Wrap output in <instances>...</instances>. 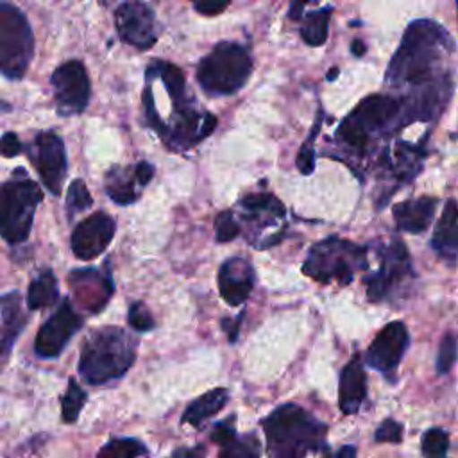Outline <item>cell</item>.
I'll return each instance as SVG.
<instances>
[{
	"instance_id": "obj_1",
	"label": "cell",
	"mask_w": 458,
	"mask_h": 458,
	"mask_svg": "<svg viewBox=\"0 0 458 458\" xmlns=\"http://www.w3.org/2000/svg\"><path fill=\"white\" fill-rule=\"evenodd\" d=\"M454 48V39L444 25L429 18L413 20L385 70V84L395 91H410L451 75L444 70V61Z\"/></svg>"
},
{
	"instance_id": "obj_2",
	"label": "cell",
	"mask_w": 458,
	"mask_h": 458,
	"mask_svg": "<svg viewBox=\"0 0 458 458\" xmlns=\"http://www.w3.org/2000/svg\"><path fill=\"white\" fill-rule=\"evenodd\" d=\"M145 75L152 77L165 93L168 113L156 129V134L168 150L186 152L215 131L216 116L197 106L195 95L190 91L179 66L154 59L148 63Z\"/></svg>"
},
{
	"instance_id": "obj_3",
	"label": "cell",
	"mask_w": 458,
	"mask_h": 458,
	"mask_svg": "<svg viewBox=\"0 0 458 458\" xmlns=\"http://www.w3.org/2000/svg\"><path fill=\"white\" fill-rule=\"evenodd\" d=\"M268 458H306L326 447L327 426L297 404H281L261 420Z\"/></svg>"
},
{
	"instance_id": "obj_4",
	"label": "cell",
	"mask_w": 458,
	"mask_h": 458,
	"mask_svg": "<svg viewBox=\"0 0 458 458\" xmlns=\"http://www.w3.org/2000/svg\"><path fill=\"white\" fill-rule=\"evenodd\" d=\"M397 129H401V98L374 93L360 100L340 122L335 140L342 148L363 154L376 138Z\"/></svg>"
},
{
	"instance_id": "obj_5",
	"label": "cell",
	"mask_w": 458,
	"mask_h": 458,
	"mask_svg": "<svg viewBox=\"0 0 458 458\" xmlns=\"http://www.w3.org/2000/svg\"><path fill=\"white\" fill-rule=\"evenodd\" d=\"M136 358V340L116 326L91 333L79 358V374L89 385L120 379Z\"/></svg>"
},
{
	"instance_id": "obj_6",
	"label": "cell",
	"mask_w": 458,
	"mask_h": 458,
	"mask_svg": "<svg viewBox=\"0 0 458 458\" xmlns=\"http://www.w3.org/2000/svg\"><path fill=\"white\" fill-rule=\"evenodd\" d=\"M252 73V57L245 45L218 41L197 64V82L209 97H229L240 91Z\"/></svg>"
},
{
	"instance_id": "obj_7",
	"label": "cell",
	"mask_w": 458,
	"mask_h": 458,
	"mask_svg": "<svg viewBox=\"0 0 458 458\" xmlns=\"http://www.w3.org/2000/svg\"><path fill=\"white\" fill-rule=\"evenodd\" d=\"M41 200V188L27 177L23 168H16L13 177L0 184V236L7 243L16 245L27 240Z\"/></svg>"
},
{
	"instance_id": "obj_8",
	"label": "cell",
	"mask_w": 458,
	"mask_h": 458,
	"mask_svg": "<svg viewBox=\"0 0 458 458\" xmlns=\"http://www.w3.org/2000/svg\"><path fill=\"white\" fill-rule=\"evenodd\" d=\"M367 265V250L349 240L327 236L315 243L302 265V272L320 283L349 284L354 274Z\"/></svg>"
},
{
	"instance_id": "obj_9",
	"label": "cell",
	"mask_w": 458,
	"mask_h": 458,
	"mask_svg": "<svg viewBox=\"0 0 458 458\" xmlns=\"http://www.w3.org/2000/svg\"><path fill=\"white\" fill-rule=\"evenodd\" d=\"M34 57V34L21 9L0 2V75L9 81L25 77Z\"/></svg>"
},
{
	"instance_id": "obj_10",
	"label": "cell",
	"mask_w": 458,
	"mask_h": 458,
	"mask_svg": "<svg viewBox=\"0 0 458 458\" xmlns=\"http://www.w3.org/2000/svg\"><path fill=\"white\" fill-rule=\"evenodd\" d=\"M50 84L59 116H75L88 107L91 84L81 61L70 59L59 64L50 75Z\"/></svg>"
},
{
	"instance_id": "obj_11",
	"label": "cell",
	"mask_w": 458,
	"mask_h": 458,
	"mask_svg": "<svg viewBox=\"0 0 458 458\" xmlns=\"http://www.w3.org/2000/svg\"><path fill=\"white\" fill-rule=\"evenodd\" d=\"M29 159L38 170L43 184L52 195H61L68 170L66 148L63 140L52 131H41L27 148Z\"/></svg>"
},
{
	"instance_id": "obj_12",
	"label": "cell",
	"mask_w": 458,
	"mask_h": 458,
	"mask_svg": "<svg viewBox=\"0 0 458 458\" xmlns=\"http://www.w3.org/2000/svg\"><path fill=\"white\" fill-rule=\"evenodd\" d=\"M411 276L413 272L404 243L399 240H392L381 250L379 268L365 277L369 299L374 302L385 301L399 284H403Z\"/></svg>"
},
{
	"instance_id": "obj_13",
	"label": "cell",
	"mask_w": 458,
	"mask_h": 458,
	"mask_svg": "<svg viewBox=\"0 0 458 458\" xmlns=\"http://www.w3.org/2000/svg\"><path fill=\"white\" fill-rule=\"evenodd\" d=\"M120 39L138 50H147L157 41L159 30L154 11L143 0H125L114 11Z\"/></svg>"
},
{
	"instance_id": "obj_14",
	"label": "cell",
	"mask_w": 458,
	"mask_h": 458,
	"mask_svg": "<svg viewBox=\"0 0 458 458\" xmlns=\"http://www.w3.org/2000/svg\"><path fill=\"white\" fill-rule=\"evenodd\" d=\"M81 326V315L72 308V302L64 299L39 327L34 340V352L39 358H57Z\"/></svg>"
},
{
	"instance_id": "obj_15",
	"label": "cell",
	"mask_w": 458,
	"mask_h": 458,
	"mask_svg": "<svg viewBox=\"0 0 458 458\" xmlns=\"http://www.w3.org/2000/svg\"><path fill=\"white\" fill-rule=\"evenodd\" d=\"M116 231L113 216L97 211L79 222L72 233V250L82 261H91L100 256L111 243Z\"/></svg>"
},
{
	"instance_id": "obj_16",
	"label": "cell",
	"mask_w": 458,
	"mask_h": 458,
	"mask_svg": "<svg viewBox=\"0 0 458 458\" xmlns=\"http://www.w3.org/2000/svg\"><path fill=\"white\" fill-rule=\"evenodd\" d=\"M104 263L102 268H79L68 276L70 288L79 306L86 311H100L113 295L111 270Z\"/></svg>"
},
{
	"instance_id": "obj_17",
	"label": "cell",
	"mask_w": 458,
	"mask_h": 458,
	"mask_svg": "<svg viewBox=\"0 0 458 458\" xmlns=\"http://www.w3.org/2000/svg\"><path fill=\"white\" fill-rule=\"evenodd\" d=\"M408 329L404 326V322L401 320H394L388 322L372 340V344L369 345L367 351V363L386 374H392L401 358L404 356V351L408 347Z\"/></svg>"
},
{
	"instance_id": "obj_18",
	"label": "cell",
	"mask_w": 458,
	"mask_h": 458,
	"mask_svg": "<svg viewBox=\"0 0 458 458\" xmlns=\"http://www.w3.org/2000/svg\"><path fill=\"white\" fill-rule=\"evenodd\" d=\"M254 286V268L243 258H229L218 270V290L231 306H240L249 299Z\"/></svg>"
},
{
	"instance_id": "obj_19",
	"label": "cell",
	"mask_w": 458,
	"mask_h": 458,
	"mask_svg": "<svg viewBox=\"0 0 458 458\" xmlns=\"http://www.w3.org/2000/svg\"><path fill=\"white\" fill-rule=\"evenodd\" d=\"M238 208L242 211V220L252 225L256 233L279 224L286 213L281 200L267 191L245 195L240 199ZM256 233L252 236H256Z\"/></svg>"
},
{
	"instance_id": "obj_20",
	"label": "cell",
	"mask_w": 458,
	"mask_h": 458,
	"mask_svg": "<svg viewBox=\"0 0 458 458\" xmlns=\"http://www.w3.org/2000/svg\"><path fill=\"white\" fill-rule=\"evenodd\" d=\"M0 313H2V326H0V367H2L9 360L18 335L27 326L29 315L21 308V297L18 292H9L0 297Z\"/></svg>"
},
{
	"instance_id": "obj_21",
	"label": "cell",
	"mask_w": 458,
	"mask_h": 458,
	"mask_svg": "<svg viewBox=\"0 0 458 458\" xmlns=\"http://www.w3.org/2000/svg\"><path fill=\"white\" fill-rule=\"evenodd\" d=\"M426 150L420 145L399 141L392 150H385L381 156V166L399 182L411 181L422 168Z\"/></svg>"
},
{
	"instance_id": "obj_22",
	"label": "cell",
	"mask_w": 458,
	"mask_h": 458,
	"mask_svg": "<svg viewBox=\"0 0 458 458\" xmlns=\"http://www.w3.org/2000/svg\"><path fill=\"white\" fill-rule=\"evenodd\" d=\"M367 392V376L361 363V356L354 354L340 372L338 404L342 413L352 415L360 410Z\"/></svg>"
},
{
	"instance_id": "obj_23",
	"label": "cell",
	"mask_w": 458,
	"mask_h": 458,
	"mask_svg": "<svg viewBox=\"0 0 458 458\" xmlns=\"http://www.w3.org/2000/svg\"><path fill=\"white\" fill-rule=\"evenodd\" d=\"M435 208H437V199L422 195L417 199L397 202L392 209V215L397 229L404 233L419 234L429 227L435 215Z\"/></svg>"
},
{
	"instance_id": "obj_24",
	"label": "cell",
	"mask_w": 458,
	"mask_h": 458,
	"mask_svg": "<svg viewBox=\"0 0 458 458\" xmlns=\"http://www.w3.org/2000/svg\"><path fill=\"white\" fill-rule=\"evenodd\" d=\"M138 186L143 188L136 177V170L132 168H122V166H113L107 174H106V193L107 197L120 204V206H127L132 204L140 193H138Z\"/></svg>"
},
{
	"instance_id": "obj_25",
	"label": "cell",
	"mask_w": 458,
	"mask_h": 458,
	"mask_svg": "<svg viewBox=\"0 0 458 458\" xmlns=\"http://www.w3.org/2000/svg\"><path fill=\"white\" fill-rule=\"evenodd\" d=\"M229 401V392L227 388H215V390H209L206 394H202L200 397L193 399L182 417H181V422L182 424H190L193 428H199L204 420H208L209 417L216 415L224 406L225 403Z\"/></svg>"
},
{
	"instance_id": "obj_26",
	"label": "cell",
	"mask_w": 458,
	"mask_h": 458,
	"mask_svg": "<svg viewBox=\"0 0 458 458\" xmlns=\"http://www.w3.org/2000/svg\"><path fill=\"white\" fill-rule=\"evenodd\" d=\"M431 245L438 252L458 250V202L447 200L433 231Z\"/></svg>"
},
{
	"instance_id": "obj_27",
	"label": "cell",
	"mask_w": 458,
	"mask_h": 458,
	"mask_svg": "<svg viewBox=\"0 0 458 458\" xmlns=\"http://www.w3.org/2000/svg\"><path fill=\"white\" fill-rule=\"evenodd\" d=\"M59 299V286L55 274L52 270H43L38 277L32 279L27 292V308L43 310L54 306Z\"/></svg>"
},
{
	"instance_id": "obj_28",
	"label": "cell",
	"mask_w": 458,
	"mask_h": 458,
	"mask_svg": "<svg viewBox=\"0 0 458 458\" xmlns=\"http://www.w3.org/2000/svg\"><path fill=\"white\" fill-rule=\"evenodd\" d=\"M333 7H320L317 11H310L302 16L301 23V38L310 47H322L327 39L329 32V20H331Z\"/></svg>"
},
{
	"instance_id": "obj_29",
	"label": "cell",
	"mask_w": 458,
	"mask_h": 458,
	"mask_svg": "<svg viewBox=\"0 0 458 458\" xmlns=\"http://www.w3.org/2000/svg\"><path fill=\"white\" fill-rule=\"evenodd\" d=\"M220 458H259V442L250 435H233L220 444Z\"/></svg>"
},
{
	"instance_id": "obj_30",
	"label": "cell",
	"mask_w": 458,
	"mask_h": 458,
	"mask_svg": "<svg viewBox=\"0 0 458 458\" xmlns=\"http://www.w3.org/2000/svg\"><path fill=\"white\" fill-rule=\"evenodd\" d=\"M147 454L145 444L136 438H111L98 451L97 458H138Z\"/></svg>"
},
{
	"instance_id": "obj_31",
	"label": "cell",
	"mask_w": 458,
	"mask_h": 458,
	"mask_svg": "<svg viewBox=\"0 0 458 458\" xmlns=\"http://www.w3.org/2000/svg\"><path fill=\"white\" fill-rule=\"evenodd\" d=\"M86 392L79 386V383L75 379L68 381V388L61 399V419L66 424H72L77 420L81 410L86 404Z\"/></svg>"
},
{
	"instance_id": "obj_32",
	"label": "cell",
	"mask_w": 458,
	"mask_h": 458,
	"mask_svg": "<svg viewBox=\"0 0 458 458\" xmlns=\"http://www.w3.org/2000/svg\"><path fill=\"white\" fill-rule=\"evenodd\" d=\"M420 447L424 458H445L449 449V435L440 428H431L424 431Z\"/></svg>"
},
{
	"instance_id": "obj_33",
	"label": "cell",
	"mask_w": 458,
	"mask_h": 458,
	"mask_svg": "<svg viewBox=\"0 0 458 458\" xmlns=\"http://www.w3.org/2000/svg\"><path fill=\"white\" fill-rule=\"evenodd\" d=\"M93 204V199L82 179H73L66 190V211L72 218L75 213L88 209Z\"/></svg>"
},
{
	"instance_id": "obj_34",
	"label": "cell",
	"mask_w": 458,
	"mask_h": 458,
	"mask_svg": "<svg viewBox=\"0 0 458 458\" xmlns=\"http://www.w3.org/2000/svg\"><path fill=\"white\" fill-rule=\"evenodd\" d=\"M322 118H324V114H322V111H318L317 120H315V123H313V127H311V132H310V136L306 138V141L302 143V147H301V150H299V154H297V161H295V163H297L299 172L304 174V175H310V174L313 172V168H315L313 141H315V138H317V134H318V129H320V125H322Z\"/></svg>"
},
{
	"instance_id": "obj_35",
	"label": "cell",
	"mask_w": 458,
	"mask_h": 458,
	"mask_svg": "<svg viewBox=\"0 0 458 458\" xmlns=\"http://www.w3.org/2000/svg\"><path fill=\"white\" fill-rule=\"evenodd\" d=\"M240 234V224L234 218L233 211H222L215 218V236L216 242H231Z\"/></svg>"
},
{
	"instance_id": "obj_36",
	"label": "cell",
	"mask_w": 458,
	"mask_h": 458,
	"mask_svg": "<svg viewBox=\"0 0 458 458\" xmlns=\"http://www.w3.org/2000/svg\"><path fill=\"white\" fill-rule=\"evenodd\" d=\"M456 361V340L453 335H445L440 342L438 354H437V372H447Z\"/></svg>"
},
{
	"instance_id": "obj_37",
	"label": "cell",
	"mask_w": 458,
	"mask_h": 458,
	"mask_svg": "<svg viewBox=\"0 0 458 458\" xmlns=\"http://www.w3.org/2000/svg\"><path fill=\"white\" fill-rule=\"evenodd\" d=\"M127 318H129V324L136 329V331H148L154 327V318L150 315V311L147 310V306L143 302H132L131 308H129V313H127Z\"/></svg>"
},
{
	"instance_id": "obj_38",
	"label": "cell",
	"mask_w": 458,
	"mask_h": 458,
	"mask_svg": "<svg viewBox=\"0 0 458 458\" xmlns=\"http://www.w3.org/2000/svg\"><path fill=\"white\" fill-rule=\"evenodd\" d=\"M403 435V426L399 422H395L394 419H385L379 428L376 429L374 440L376 442H392V444H399Z\"/></svg>"
},
{
	"instance_id": "obj_39",
	"label": "cell",
	"mask_w": 458,
	"mask_h": 458,
	"mask_svg": "<svg viewBox=\"0 0 458 458\" xmlns=\"http://www.w3.org/2000/svg\"><path fill=\"white\" fill-rule=\"evenodd\" d=\"M231 0H193V9L204 16H216L229 7Z\"/></svg>"
},
{
	"instance_id": "obj_40",
	"label": "cell",
	"mask_w": 458,
	"mask_h": 458,
	"mask_svg": "<svg viewBox=\"0 0 458 458\" xmlns=\"http://www.w3.org/2000/svg\"><path fill=\"white\" fill-rule=\"evenodd\" d=\"M21 141L18 140L16 132H4L0 138V156L4 157H16L21 152Z\"/></svg>"
},
{
	"instance_id": "obj_41",
	"label": "cell",
	"mask_w": 458,
	"mask_h": 458,
	"mask_svg": "<svg viewBox=\"0 0 458 458\" xmlns=\"http://www.w3.org/2000/svg\"><path fill=\"white\" fill-rule=\"evenodd\" d=\"M170 458H206V449L202 444L193 447H179L170 454Z\"/></svg>"
},
{
	"instance_id": "obj_42",
	"label": "cell",
	"mask_w": 458,
	"mask_h": 458,
	"mask_svg": "<svg viewBox=\"0 0 458 458\" xmlns=\"http://www.w3.org/2000/svg\"><path fill=\"white\" fill-rule=\"evenodd\" d=\"M134 170H136V177H138V181H140L141 186L148 184V181L154 177V166H152L150 163H147V161H140V163L134 166Z\"/></svg>"
},
{
	"instance_id": "obj_43",
	"label": "cell",
	"mask_w": 458,
	"mask_h": 458,
	"mask_svg": "<svg viewBox=\"0 0 458 458\" xmlns=\"http://www.w3.org/2000/svg\"><path fill=\"white\" fill-rule=\"evenodd\" d=\"M310 0H290V7H288V16L292 20H299L301 16H304V7Z\"/></svg>"
},
{
	"instance_id": "obj_44",
	"label": "cell",
	"mask_w": 458,
	"mask_h": 458,
	"mask_svg": "<svg viewBox=\"0 0 458 458\" xmlns=\"http://www.w3.org/2000/svg\"><path fill=\"white\" fill-rule=\"evenodd\" d=\"M326 458H356V447L354 445H344L336 453L327 454Z\"/></svg>"
},
{
	"instance_id": "obj_45",
	"label": "cell",
	"mask_w": 458,
	"mask_h": 458,
	"mask_svg": "<svg viewBox=\"0 0 458 458\" xmlns=\"http://www.w3.org/2000/svg\"><path fill=\"white\" fill-rule=\"evenodd\" d=\"M351 52L356 55V57H361L365 54V45L360 41V39H354L352 45H351Z\"/></svg>"
},
{
	"instance_id": "obj_46",
	"label": "cell",
	"mask_w": 458,
	"mask_h": 458,
	"mask_svg": "<svg viewBox=\"0 0 458 458\" xmlns=\"http://www.w3.org/2000/svg\"><path fill=\"white\" fill-rule=\"evenodd\" d=\"M454 4H456V16H458V0H454Z\"/></svg>"
},
{
	"instance_id": "obj_47",
	"label": "cell",
	"mask_w": 458,
	"mask_h": 458,
	"mask_svg": "<svg viewBox=\"0 0 458 458\" xmlns=\"http://www.w3.org/2000/svg\"><path fill=\"white\" fill-rule=\"evenodd\" d=\"M106 2H109V0H100V4H106Z\"/></svg>"
}]
</instances>
